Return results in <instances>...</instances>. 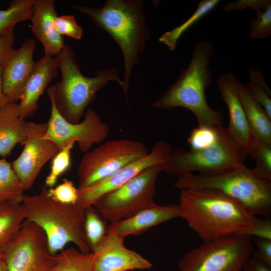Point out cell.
<instances>
[{
    "mask_svg": "<svg viewBox=\"0 0 271 271\" xmlns=\"http://www.w3.org/2000/svg\"><path fill=\"white\" fill-rule=\"evenodd\" d=\"M178 205L181 217L203 242L247 235L260 219L239 202L207 190L182 189Z\"/></svg>",
    "mask_w": 271,
    "mask_h": 271,
    "instance_id": "1",
    "label": "cell"
},
{
    "mask_svg": "<svg viewBox=\"0 0 271 271\" xmlns=\"http://www.w3.org/2000/svg\"><path fill=\"white\" fill-rule=\"evenodd\" d=\"M214 53V47L210 42H197L188 67L150 106L164 110L177 107L186 108L193 113L198 126H223V114L211 107L206 97V89L212 80L208 65Z\"/></svg>",
    "mask_w": 271,
    "mask_h": 271,
    "instance_id": "2",
    "label": "cell"
},
{
    "mask_svg": "<svg viewBox=\"0 0 271 271\" xmlns=\"http://www.w3.org/2000/svg\"><path fill=\"white\" fill-rule=\"evenodd\" d=\"M73 7L88 15L96 27L107 32L119 46L124 62L122 89L126 93L132 68L139 63L140 54L151 35L145 23L144 3L139 0H107L99 8L80 5Z\"/></svg>",
    "mask_w": 271,
    "mask_h": 271,
    "instance_id": "3",
    "label": "cell"
},
{
    "mask_svg": "<svg viewBox=\"0 0 271 271\" xmlns=\"http://www.w3.org/2000/svg\"><path fill=\"white\" fill-rule=\"evenodd\" d=\"M174 186L217 192L239 202L252 214L269 218L271 182L258 177L245 164L215 172L185 173L178 176Z\"/></svg>",
    "mask_w": 271,
    "mask_h": 271,
    "instance_id": "4",
    "label": "cell"
},
{
    "mask_svg": "<svg viewBox=\"0 0 271 271\" xmlns=\"http://www.w3.org/2000/svg\"><path fill=\"white\" fill-rule=\"evenodd\" d=\"M26 219L40 226L46 233L49 250L55 255L69 242L83 253L90 249L84 229V210L76 204L55 201L42 187L38 194L24 195L21 202Z\"/></svg>",
    "mask_w": 271,
    "mask_h": 271,
    "instance_id": "5",
    "label": "cell"
},
{
    "mask_svg": "<svg viewBox=\"0 0 271 271\" xmlns=\"http://www.w3.org/2000/svg\"><path fill=\"white\" fill-rule=\"evenodd\" d=\"M54 58L61 71V79L51 86L54 100L60 114L71 123L79 122L97 92L109 81H115L123 87V81L115 68L100 70L92 77L83 75L75 52L68 44H65Z\"/></svg>",
    "mask_w": 271,
    "mask_h": 271,
    "instance_id": "6",
    "label": "cell"
},
{
    "mask_svg": "<svg viewBox=\"0 0 271 271\" xmlns=\"http://www.w3.org/2000/svg\"><path fill=\"white\" fill-rule=\"evenodd\" d=\"M247 155L222 128L218 140L208 147L188 150L173 148L163 171L172 175L215 172L245 164Z\"/></svg>",
    "mask_w": 271,
    "mask_h": 271,
    "instance_id": "7",
    "label": "cell"
},
{
    "mask_svg": "<svg viewBox=\"0 0 271 271\" xmlns=\"http://www.w3.org/2000/svg\"><path fill=\"white\" fill-rule=\"evenodd\" d=\"M252 237L235 235L203 242L185 252L178 262L179 271H241L253 253Z\"/></svg>",
    "mask_w": 271,
    "mask_h": 271,
    "instance_id": "8",
    "label": "cell"
},
{
    "mask_svg": "<svg viewBox=\"0 0 271 271\" xmlns=\"http://www.w3.org/2000/svg\"><path fill=\"white\" fill-rule=\"evenodd\" d=\"M163 169L164 164L146 168L117 189L100 197L93 206L104 218L114 222L155 205L156 181Z\"/></svg>",
    "mask_w": 271,
    "mask_h": 271,
    "instance_id": "9",
    "label": "cell"
},
{
    "mask_svg": "<svg viewBox=\"0 0 271 271\" xmlns=\"http://www.w3.org/2000/svg\"><path fill=\"white\" fill-rule=\"evenodd\" d=\"M149 154L144 144L129 139L106 142L86 152L79 162V187L91 185Z\"/></svg>",
    "mask_w": 271,
    "mask_h": 271,
    "instance_id": "10",
    "label": "cell"
},
{
    "mask_svg": "<svg viewBox=\"0 0 271 271\" xmlns=\"http://www.w3.org/2000/svg\"><path fill=\"white\" fill-rule=\"evenodd\" d=\"M2 249L8 271H49L57 258L49 250L44 231L27 219Z\"/></svg>",
    "mask_w": 271,
    "mask_h": 271,
    "instance_id": "11",
    "label": "cell"
},
{
    "mask_svg": "<svg viewBox=\"0 0 271 271\" xmlns=\"http://www.w3.org/2000/svg\"><path fill=\"white\" fill-rule=\"evenodd\" d=\"M51 109L50 118L46 123L44 138L52 141L60 150L69 143H77L79 149L87 152L93 145L102 143L108 136L109 127L103 122L98 114L92 108L85 111L81 122L71 123L66 120L57 110L54 100L51 86L47 90Z\"/></svg>",
    "mask_w": 271,
    "mask_h": 271,
    "instance_id": "12",
    "label": "cell"
},
{
    "mask_svg": "<svg viewBox=\"0 0 271 271\" xmlns=\"http://www.w3.org/2000/svg\"><path fill=\"white\" fill-rule=\"evenodd\" d=\"M46 123L27 121L24 149L12 164L25 191L32 188L41 170L58 151L55 143L44 138Z\"/></svg>",
    "mask_w": 271,
    "mask_h": 271,
    "instance_id": "13",
    "label": "cell"
},
{
    "mask_svg": "<svg viewBox=\"0 0 271 271\" xmlns=\"http://www.w3.org/2000/svg\"><path fill=\"white\" fill-rule=\"evenodd\" d=\"M173 148L166 142H157L151 152L144 157L124 166L108 177L91 185L78 188L76 204L83 209L93 206L100 197L117 189L146 168L155 165L164 164Z\"/></svg>",
    "mask_w": 271,
    "mask_h": 271,
    "instance_id": "14",
    "label": "cell"
},
{
    "mask_svg": "<svg viewBox=\"0 0 271 271\" xmlns=\"http://www.w3.org/2000/svg\"><path fill=\"white\" fill-rule=\"evenodd\" d=\"M124 238L106 234L92 251L93 271H128L150 269L152 264L138 252L125 247Z\"/></svg>",
    "mask_w": 271,
    "mask_h": 271,
    "instance_id": "15",
    "label": "cell"
},
{
    "mask_svg": "<svg viewBox=\"0 0 271 271\" xmlns=\"http://www.w3.org/2000/svg\"><path fill=\"white\" fill-rule=\"evenodd\" d=\"M239 82L233 73L226 72L218 78L216 85L229 112L227 132L246 153L254 137L249 128L240 97Z\"/></svg>",
    "mask_w": 271,
    "mask_h": 271,
    "instance_id": "16",
    "label": "cell"
},
{
    "mask_svg": "<svg viewBox=\"0 0 271 271\" xmlns=\"http://www.w3.org/2000/svg\"><path fill=\"white\" fill-rule=\"evenodd\" d=\"M36 39L28 38L15 49L8 61L2 68L1 76L4 94L11 102L17 103L24 87L33 70V54Z\"/></svg>",
    "mask_w": 271,
    "mask_h": 271,
    "instance_id": "17",
    "label": "cell"
},
{
    "mask_svg": "<svg viewBox=\"0 0 271 271\" xmlns=\"http://www.w3.org/2000/svg\"><path fill=\"white\" fill-rule=\"evenodd\" d=\"M55 58L44 56L35 62L32 72L28 79L18 103L20 116L23 118L32 116L39 108L40 96L53 79L58 75Z\"/></svg>",
    "mask_w": 271,
    "mask_h": 271,
    "instance_id": "18",
    "label": "cell"
},
{
    "mask_svg": "<svg viewBox=\"0 0 271 271\" xmlns=\"http://www.w3.org/2000/svg\"><path fill=\"white\" fill-rule=\"evenodd\" d=\"M181 217L178 204L155 205L144 209L132 216L107 225V234L123 238L129 235L140 234L152 227L171 219Z\"/></svg>",
    "mask_w": 271,
    "mask_h": 271,
    "instance_id": "19",
    "label": "cell"
},
{
    "mask_svg": "<svg viewBox=\"0 0 271 271\" xmlns=\"http://www.w3.org/2000/svg\"><path fill=\"white\" fill-rule=\"evenodd\" d=\"M57 17L54 0H35L29 25L33 35L43 45L45 56H55L64 47L63 37L56 31Z\"/></svg>",
    "mask_w": 271,
    "mask_h": 271,
    "instance_id": "20",
    "label": "cell"
},
{
    "mask_svg": "<svg viewBox=\"0 0 271 271\" xmlns=\"http://www.w3.org/2000/svg\"><path fill=\"white\" fill-rule=\"evenodd\" d=\"M26 123L20 115L17 103L10 102L0 108V157L5 158L16 145L22 144Z\"/></svg>",
    "mask_w": 271,
    "mask_h": 271,
    "instance_id": "21",
    "label": "cell"
},
{
    "mask_svg": "<svg viewBox=\"0 0 271 271\" xmlns=\"http://www.w3.org/2000/svg\"><path fill=\"white\" fill-rule=\"evenodd\" d=\"M238 89L246 117L254 138L271 143V118L263 108L251 96L245 84L239 81Z\"/></svg>",
    "mask_w": 271,
    "mask_h": 271,
    "instance_id": "22",
    "label": "cell"
},
{
    "mask_svg": "<svg viewBox=\"0 0 271 271\" xmlns=\"http://www.w3.org/2000/svg\"><path fill=\"white\" fill-rule=\"evenodd\" d=\"M25 219L21 203L0 201V248L13 238Z\"/></svg>",
    "mask_w": 271,
    "mask_h": 271,
    "instance_id": "23",
    "label": "cell"
},
{
    "mask_svg": "<svg viewBox=\"0 0 271 271\" xmlns=\"http://www.w3.org/2000/svg\"><path fill=\"white\" fill-rule=\"evenodd\" d=\"M57 260L49 271H93V252L83 253L78 249L69 247L57 254Z\"/></svg>",
    "mask_w": 271,
    "mask_h": 271,
    "instance_id": "24",
    "label": "cell"
},
{
    "mask_svg": "<svg viewBox=\"0 0 271 271\" xmlns=\"http://www.w3.org/2000/svg\"><path fill=\"white\" fill-rule=\"evenodd\" d=\"M220 2V0H202L200 1L197 9L188 19L180 25L163 34L159 38V41L167 46L170 50H174L176 47L177 42L181 36L191 26L214 9Z\"/></svg>",
    "mask_w": 271,
    "mask_h": 271,
    "instance_id": "25",
    "label": "cell"
},
{
    "mask_svg": "<svg viewBox=\"0 0 271 271\" xmlns=\"http://www.w3.org/2000/svg\"><path fill=\"white\" fill-rule=\"evenodd\" d=\"M35 0H13L9 7L0 10V36L14 31L19 23L31 19Z\"/></svg>",
    "mask_w": 271,
    "mask_h": 271,
    "instance_id": "26",
    "label": "cell"
},
{
    "mask_svg": "<svg viewBox=\"0 0 271 271\" xmlns=\"http://www.w3.org/2000/svg\"><path fill=\"white\" fill-rule=\"evenodd\" d=\"M25 191L11 163L3 158L0 160V201H13L21 203Z\"/></svg>",
    "mask_w": 271,
    "mask_h": 271,
    "instance_id": "27",
    "label": "cell"
},
{
    "mask_svg": "<svg viewBox=\"0 0 271 271\" xmlns=\"http://www.w3.org/2000/svg\"><path fill=\"white\" fill-rule=\"evenodd\" d=\"M246 154L255 161V166L251 169L255 174L271 182V143L254 138Z\"/></svg>",
    "mask_w": 271,
    "mask_h": 271,
    "instance_id": "28",
    "label": "cell"
},
{
    "mask_svg": "<svg viewBox=\"0 0 271 271\" xmlns=\"http://www.w3.org/2000/svg\"><path fill=\"white\" fill-rule=\"evenodd\" d=\"M106 220L94 206L85 208L84 229L91 251L107 234Z\"/></svg>",
    "mask_w": 271,
    "mask_h": 271,
    "instance_id": "29",
    "label": "cell"
},
{
    "mask_svg": "<svg viewBox=\"0 0 271 271\" xmlns=\"http://www.w3.org/2000/svg\"><path fill=\"white\" fill-rule=\"evenodd\" d=\"M249 81L245 84L246 89L271 118V91L261 71L257 68H251L249 71Z\"/></svg>",
    "mask_w": 271,
    "mask_h": 271,
    "instance_id": "30",
    "label": "cell"
},
{
    "mask_svg": "<svg viewBox=\"0 0 271 271\" xmlns=\"http://www.w3.org/2000/svg\"><path fill=\"white\" fill-rule=\"evenodd\" d=\"M74 144V142L68 143L58 150L52 158L50 171L45 180L46 187H53L59 177L69 169L71 164V152Z\"/></svg>",
    "mask_w": 271,
    "mask_h": 271,
    "instance_id": "31",
    "label": "cell"
},
{
    "mask_svg": "<svg viewBox=\"0 0 271 271\" xmlns=\"http://www.w3.org/2000/svg\"><path fill=\"white\" fill-rule=\"evenodd\" d=\"M222 127L198 126L194 128L187 139L190 149L197 150L211 145L219 138Z\"/></svg>",
    "mask_w": 271,
    "mask_h": 271,
    "instance_id": "32",
    "label": "cell"
},
{
    "mask_svg": "<svg viewBox=\"0 0 271 271\" xmlns=\"http://www.w3.org/2000/svg\"><path fill=\"white\" fill-rule=\"evenodd\" d=\"M249 37L262 40L271 35V6L265 9L255 11V16L250 22Z\"/></svg>",
    "mask_w": 271,
    "mask_h": 271,
    "instance_id": "33",
    "label": "cell"
},
{
    "mask_svg": "<svg viewBox=\"0 0 271 271\" xmlns=\"http://www.w3.org/2000/svg\"><path fill=\"white\" fill-rule=\"evenodd\" d=\"M48 195L53 200L64 204H76L78 196V189L73 182L67 179L55 187L48 189Z\"/></svg>",
    "mask_w": 271,
    "mask_h": 271,
    "instance_id": "34",
    "label": "cell"
},
{
    "mask_svg": "<svg viewBox=\"0 0 271 271\" xmlns=\"http://www.w3.org/2000/svg\"><path fill=\"white\" fill-rule=\"evenodd\" d=\"M54 24L57 32L63 37L67 36L75 40H80L82 38L83 29L78 25L72 15L57 16Z\"/></svg>",
    "mask_w": 271,
    "mask_h": 271,
    "instance_id": "35",
    "label": "cell"
},
{
    "mask_svg": "<svg viewBox=\"0 0 271 271\" xmlns=\"http://www.w3.org/2000/svg\"><path fill=\"white\" fill-rule=\"evenodd\" d=\"M271 6L270 0H239L225 4L224 11L230 12L236 11H242L250 9L253 10H263Z\"/></svg>",
    "mask_w": 271,
    "mask_h": 271,
    "instance_id": "36",
    "label": "cell"
},
{
    "mask_svg": "<svg viewBox=\"0 0 271 271\" xmlns=\"http://www.w3.org/2000/svg\"><path fill=\"white\" fill-rule=\"evenodd\" d=\"M254 246L253 255L271 266V239L252 237Z\"/></svg>",
    "mask_w": 271,
    "mask_h": 271,
    "instance_id": "37",
    "label": "cell"
},
{
    "mask_svg": "<svg viewBox=\"0 0 271 271\" xmlns=\"http://www.w3.org/2000/svg\"><path fill=\"white\" fill-rule=\"evenodd\" d=\"M14 31L0 36V68H2L9 60L15 49Z\"/></svg>",
    "mask_w": 271,
    "mask_h": 271,
    "instance_id": "38",
    "label": "cell"
},
{
    "mask_svg": "<svg viewBox=\"0 0 271 271\" xmlns=\"http://www.w3.org/2000/svg\"><path fill=\"white\" fill-rule=\"evenodd\" d=\"M247 236L271 239L270 219L260 218L259 221L248 231Z\"/></svg>",
    "mask_w": 271,
    "mask_h": 271,
    "instance_id": "39",
    "label": "cell"
},
{
    "mask_svg": "<svg viewBox=\"0 0 271 271\" xmlns=\"http://www.w3.org/2000/svg\"><path fill=\"white\" fill-rule=\"evenodd\" d=\"M241 271H271V266L252 255L245 262Z\"/></svg>",
    "mask_w": 271,
    "mask_h": 271,
    "instance_id": "40",
    "label": "cell"
},
{
    "mask_svg": "<svg viewBox=\"0 0 271 271\" xmlns=\"http://www.w3.org/2000/svg\"><path fill=\"white\" fill-rule=\"evenodd\" d=\"M1 72L2 68H0V108L11 102L8 98L6 96V95L4 94L3 92Z\"/></svg>",
    "mask_w": 271,
    "mask_h": 271,
    "instance_id": "41",
    "label": "cell"
},
{
    "mask_svg": "<svg viewBox=\"0 0 271 271\" xmlns=\"http://www.w3.org/2000/svg\"><path fill=\"white\" fill-rule=\"evenodd\" d=\"M0 271H8L7 264L3 254L0 257Z\"/></svg>",
    "mask_w": 271,
    "mask_h": 271,
    "instance_id": "42",
    "label": "cell"
},
{
    "mask_svg": "<svg viewBox=\"0 0 271 271\" xmlns=\"http://www.w3.org/2000/svg\"><path fill=\"white\" fill-rule=\"evenodd\" d=\"M3 254V249H2V248H0V257Z\"/></svg>",
    "mask_w": 271,
    "mask_h": 271,
    "instance_id": "43",
    "label": "cell"
}]
</instances>
